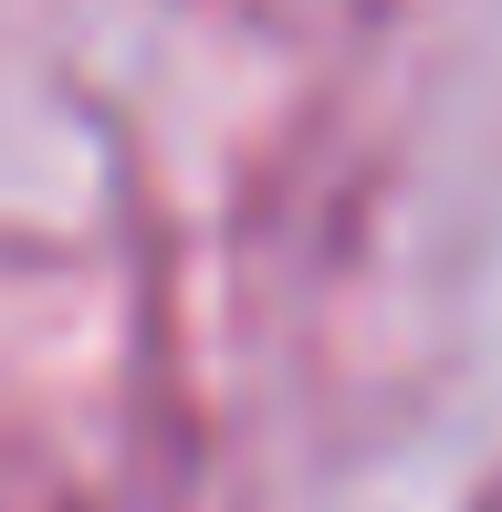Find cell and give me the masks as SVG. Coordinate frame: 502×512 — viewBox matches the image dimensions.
<instances>
[]
</instances>
